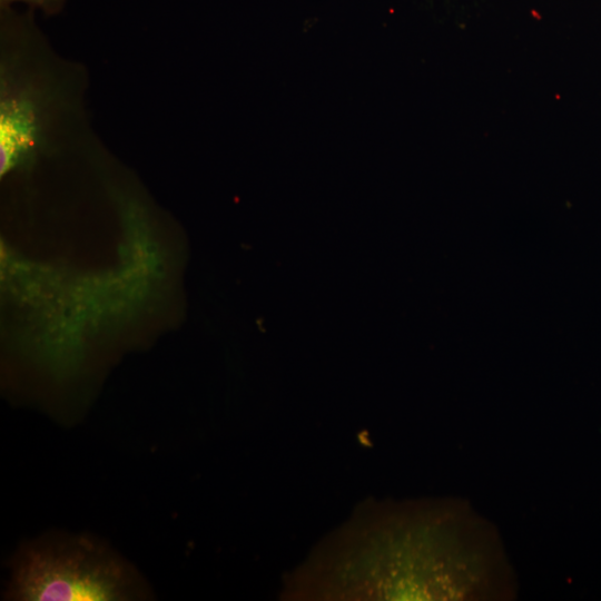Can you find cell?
Here are the masks:
<instances>
[{
    "label": "cell",
    "mask_w": 601,
    "mask_h": 601,
    "mask_svg": "<svg viewBox=\"0 0 601 601\" xmlns=\"http://www.w3.org/2000/svg\"><path fill=\"white\" fill-rule=\"evenodd\" d=\"M26 3L32 10L39 9L46 16H55L60 13L67 0H0V8H10L12 3Z\"/></svg>",
    "instance_id": "4"
},
{
    "label": "cell",
    "mask_w": 601,
    "mask_h": 601,
    "mask_svg": "<svg viewBox=\"0 0 601 601\" xmlns=\"http://www.w3.org/2000/svg\"><path fill=\"white\" fill-rule=\"evenodd\" d=\"M72 70L47 49L32 12L1 8V176L50 149L77 119L80 92L75 73L67 77Z\"/></svg>",
    "instance_id": "2"
},
{
    "label": "cell",
    "mask_w": 601,
    "mask_h": 601,
    "mask_svg": "<svg viewBox=\"0 0 601 601\" xmlns=\"http://www.w3.org/2000/svg\"><path fill=\"white\" fill-rule=\"evenodd\" d=\"M23 601L131 600L145 595L137 574L101 544L48 538L17 555L6 594Z\"/></svg>",
    "instance_id": "3"
},
{
    "label": "cell",
    "mask_w": 601,
    "mask_h": 601,
    "mask_svg": "<svg viewBox=\"0 0 601 601\" xmlns=\"http://www.w3.org/2000/svg\"><path fill=\"white\" fill-rule=\"evenodd\" d=\"M515 581L495 529L459 500L370 504L289 582L306 599L508 600Z\"/></svg>",
    "instance_id": "1"
}]
</instances>
